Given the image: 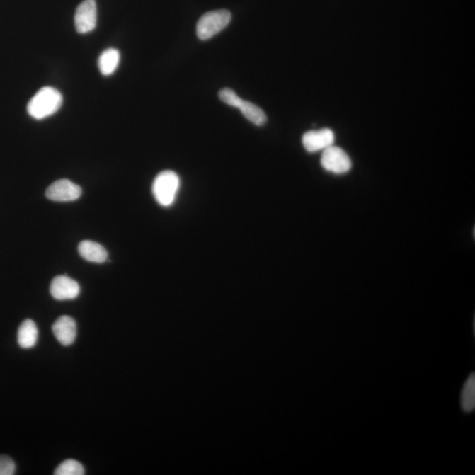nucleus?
Returning <instances> with one entry per match:
<instances>
[{"mask_svg":"<svg viewBox=\"0 0 475 475\" xmlns=\"http://www.w3.org/2000/svg\"><path fill=\"white\" fill-rule=\"evenodd\" d=\"M63 104V96L59 90L45 86L33 96L28 104V113L36 120L50 117L59 110Z\"/></svg>","mask_w":475,"mask_h":475,"instance_id":"obj_1","label":"nucleus"},{"mask_svg":"<svg viewBox=\"0 0 475 475\" xmlns=\"http://www.w3.org/2000/svg\"><path fill=\"white\" fill-rule=\"evenodd\" d=\"M18 343L23 349H31L38 343V328L34 321H24L18 330Z\"/></svg>","mask_w":475,"mask_h":475,"instance_id":"obj_11","label":"nucleus"},{"mask_svg":"<svg viewBox=\"0 0 475 475\" xmlns=\"http://www.w3.org/2000/svg\"><path fill=\"white\" fill-rule=\"evenodd\" d=\"M79 255L88 262L103 263L108 259L107 250L99 243L83 241L79 245Z\"/></svg>","mask_w":475,"mask_h":475,"instance_id":"obj_10","label":"nucleus"},{"mask_svg":"<svg viewBox=\"0 0 475 475\" xmlns=\"http://www.w3.org/2000/svg\"><path fill=\"white\" fill-rule=\"evenodd\" d=\"M219 96L224 103L229 105V106L233 108H239L243 101L241 98L234 90L230 88L220 90Z\"/></svg>","mask_w":475,"mask_h":475,"instance_id":"obj_16","label":"nucleus"},{"mask_svg":"<svg viewBox=\"0 0 475 475\" xmlns=\"http://www.w3.org/2000/svg\"><path fill=\"white\" fill-rule=\"evenodd\" d=\"M231 14L227 10H216L206 13L200 18L197 25L198 38L205 41L212 38L228 26Z\"/></svg>","mask_w":475,"mask_h":475,"instance_id":"obj_3","label":"nucleus"},{"mask_svg":"<svg viewBox=\"0 0 475 475\" xmlns=\"http://www.w3.org/2000/svg\"><path fill=\"white\" fill-rule=\"evenodd\" d=\"M55 475H83L85 474L84 467L75 459H67L57 467Z\"/></svg>","mask_w":475,"mask_h":475,"instance_id":"obj_15","label":"nucleus"},{"mask_svg":"<svg viewBox=\"0 0 475 475\" xmlns=\"http://www.w3.org/2000/svg\"><path fill=\"white\" fill-rule=\"evenodd\" d=\"M239 108L242 115H244L249 122L253 123V125L256 126L265 125L267 122V115L264 113L262 108L256 106V104L243 100L242 103Z\"/></svg>","mask_w":475,"mask_h":475,"instance_id":"obj_13","label":"nucleus"},{"mask_svg":"<svg viewBox=\"0 0 475 475\" xmlns=\"http://www.w3.org/2000/svg\"><path fill=\"white\" fill-rule=\"evenodd\" d=\"M462 407L465 412H472L475 408V375L471 374L464 384L462 391Z\"/></svg>","mask_w":475,"mask_h":475,"instance_id":"obj_14","label":"nucleus"},{"mask_svg":"<svg viewBox=\"0 0 475 475\" xmlns=\"http://www.w3.org/2000/svg\"><path fill=\"white\" fill-rule=\"evenodd\" d=\"M119 50L114 48L107 49L101 54L98 59V67L101 74L104 76L113 74L120 63Z\"/></svg>","mask_w":475,"mask_h":475,"instance_id":"obj_12","label":"nucleus"},{"mask_svg":"<svg viewBox=\"0 0 475 475\" xmlns=\"http://www.w3.org/2000/svg\"><path fill=\"white\" fill-rule=\"evenodd\" d=\"M76 30L79 34H88L96 28L97 6L96 0H83L76 9L74 16Z\"/></svg>","mask_w":475,"mask_h":475,"instance_id":"obj_5","label":"nucleus"},{"mask_svg":"<svg viewBox=\"0 0 475 475\" xmlns=\"http://www.w3.org/2000/svg\"><path fill=\"white\" fill-rule=\"evenodd\" d=\"M50 291V294L57 300H71L79 295L81 287L74 279L67 275H59L53 279Z\"/></svg>","mask_w":475,"mask_h":475,"instance_id":"obj_8","label":"nucleus"},{"mask_svg":"<svg viewBox=\"0 0 475 475\" xmlns=\"http://www.w3.org/2000/svg\"><path fill=\"white\" fill-rule=\"evenodd\" d=\"M81 194V188L67 179L56 181L46 190V197L55 202L76 201Z\"/></svg>","mask_w":475,"mask_h":475,"instance_id":"obj_6","label":"nucleus"},{"mask_svg":"<svg viewBox=\"0 0 475 475\" xmlns=\"http://www.w3.org/2000/svg\"><path fill=\"white\" fill-rule=\"evenodd\" d=\"M52 332L62 345L70 346L75 342L77 325L74 319L63 315L54 322Z\"/></svg>","mask_w":475,"mask_h":475,"instance_id":"obj_9","label":"nucleus"},{"mask_svg":"<svg viewBox=\"0 0 475 475\" xmlns=\"http://www.w3.org/2000/svg\"><path fill=\"white\" fill-rule=\"evenodd\" d=\"M335 142V134L330 129L310 130L304 134L302 143L308 152L324 151Z\"/></svg>","mask_w":475,"mask_h":475,"instance_id":"obj_7","label":"nucleus"},{"mask_svg":"<svg viewBox=\"0 0 475 475\" xmlns=\"http://www.w3.org/2000/svg\"><path fill=\"white\" fill-rule=\"evenodd\" d=\"M180 184V178L176 173L169 170L159 173L152 184V194L158 204L163 207L171 206L176 201Z\"/></svg>","mask_w":475,"mask_h":475,"instance_id":"obj_2","label":"nucleus"},{"mask_svg":"<svg viewBox=\"0 0 475 475\" xmlns=\"http://www.w3.org/2000/svg\"><path fill=\"white\" fill-rule=\"evenodd\" d=\"M16 472V465L8 456H0V475H13Z\"/></svg>","mask_w":475,"mask_h":475,"instance_id":"obj_17","label":"nucleus"},{"mask_svg":"<svg viewBox=\"0 0 475 475\" xmlns=\"http://www.w3.org/2000/svg\"><path fill=\"white\" fill-rule=\"evenodd\" d=\"M321 163L326 171L343 175L350 171L353 163L342 148L331 146L322 152Z\"/></svg>","mask_w":475,"mask_h":475,"instance_id":"obj_4","label":"nucleus"}]
</instances>
